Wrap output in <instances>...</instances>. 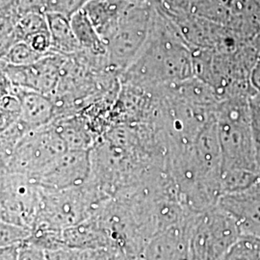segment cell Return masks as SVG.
<instances>
[{
    "label": "cell",
    "mask_w": 260,
    "mask_h": 260,
    "mask_svg": "<svg viewBox=\"0 0 260 260\" xmlns=\"http://www.w3.org/2000/svg\"><path fill=\"white\" fill-rule=\"evenodd\" d=\"M71 22L75 37L83 51L91 55L107 57V47L84 10L76 13L71 19Z\"/></svg>",
    "instance_id": "12"
},
{
    "label": "cell",
    "mask_w": 260,
    "mask_h": 260,
    "mask_svg": "<svg viewBox=\"0 0 260 260\" xmlns=\"http://www.w3.org/2000/svg\"><path fill=\"white\" fill-rule=\"evenodd\" d=\"M8 83L20 101V118L17 122L26 133L43 127L55 119V106L51 98L33 90L14 86L9 81Z\"/></svg>",
    "instance_id": "9"
},
{
    "label": "cell",
    "mask_w": 260,
    "mask_h": 260,
    "mask_svg": "<svg viewBox=\"0 0 260 260\" xmlns=\"http://www.w3.org/2000/svg\"><path fill=\"white\" fill-rule=\"evenodd\" d=\"M46 15L51 38V52L69 57L82 51L71 19L55 12H48Z\"/></svg>",
    "instance_id": "11"
},
{
    "label": "cell",
    "mask_w": 260,
    "mask_h": 260,
    "mask_svg": "<svg viewBox=\"0 0 260 260\" xmlns=\"http://www.w3.org/2000/svg\"><path fill=\"white\" fill-rule=\"evenodd\" d=\"M47 251L48 260H107V253L102 250L61 247Z\"/></svg>",
    "instance_id": "15"
},
{
    "label": "cell",
    "mask_w": 260,
    "mask_h": 260,
    "mask_svg": "<svg viewBox=\"0 0 260 260\" xmlns=\"http://www.w3.org/2000/svg\"><path fill=\"white\" fill-rule=\"evenodd\" d=\"M1 222L34 232L41 207L42 187L30 177L1 174Z\"/></svg>",
    "instance_id": "6"
},
{
    "label": "cell",
    "mask_w": 260,
    "mask_h": 260,
    "mask_svg": "<svg viewBox=\"0 0 260 260\" xmlns=\"http://www.w3.org/2000/svg\"><path fill=\"white\" fill-rule=\"evenodd\" d=\"M220 260H260V238L241 235Z\"/></svg>",
    "instance_id": "13"
},
{
    "label": "cell",
    "mask_w": 260,
    "mask_h": 260,
    "mask_svg": "<svg viewBox=\"0 0 260 260\" xmlns=\"http://www.w3.org/2000/svg\"><path fill=\"white\" fill-rule=\"evenodd\" d=\"M251 114V131L255 148L256 161L260 171V93H253L250 96Z\"/></svg>",
    "instance_id": "17"
},
{
    "label": "cell",
    "mask_w": 260,
    "mask_h": 260,
    "mask_svg": "<svg viewBox=\"0 0 260 260\" xmlns=\"http://www.w3.org/2000/svg\"><path fill=\"white\" fill-rule=\"evenodd\" d=\"M19 260H48V258L46 250L31 242H25L20 248Z\"/></svg>",
    "instance_id": "19"
},
{
    "label": "cell",
    "mask_w": 260,
    "mask_h": 260,
    "mask_svg": "<svg viewBox=\"0 0 260 260\" xmlns=\"http://www.w3.org/2000/svg\"><path fill=\"white\" fill-rule=\"evenodd\" d=\"M240 236L236 220L218 205L195 214L189 233L188 259L220 260Z\"/></svg>",
    "instance_id": "4"
},
{
    "label": "cell",
    "mask_w": 260,
    "mask_h": 260,
    "mask_svg": "<svg viewBox=\"0 0 260 260\" xmlns=\"http://www.w3.org/2000/svg\"><path fill=\"white\" fill-rule=\"evenodd\" d=\"M90 0H53L48 12H55L71 19L76 13L84 9Z\"/></svg>",
    "instance_id": "18"
},
{
    "label": "cell",
    "mask_w": 260,
    "mask_h": 260,
    "mask_svg": "<svg viewBox=\"0 0 260 260\" xmlns=\"http://www.w3.org/2000/svg\"><path fill=\"white\" fill-rule=\"evenodd\" d=\"M91 175V150H68L46 174L32 178L49 191H59L83 185Z\"/></svg>",
    "instance_id": "7"
},
{
    "label": "cell",
    "mask_w": 260,
    "mask_h": 260,
    "mask_svg": "<svg viewBox=\"0 0 260 260\" xmlns=\"http://www.w3.org/2000/svg\"><path fill=\"white\" fill-rule=\"evenodd\" d=\"M122 84L157 90L195 77L193 52L177 25L153 7L149 39L133 64L121 75Z\"/></svg>",
    "instance_id": "1"
},
{
    "label": "cell",
    "mask_w": 260,
    "mask_h": 260,
    "mask_svg": "<svg viewBox=\"0 0 260 260\" xmlns=\"http://www.w3.org/2000/svg\"><path fill=\"white\" fill-rule=\"evenodd\" d=\"M69 150L52 121L30 131L6 157L1 158L2 174L36 178L48 172Z\"/></svg>",
    "instance_id": "3"
},
{
    "label": "cell",
    "mask_w": 260,
    "mask_h": 260,
    "mask_svg": "<svg viewBox=\"0 0 260 260\" xmlns=\"http://www.w3.org/2000/svg\"><path fill=\"white\" fill-rule=\"evenodd\" d=\"M216 122L222 152V173L260 172L251 131L250 95H239L219 103Z\"/></svg>",
    "instance_id": "2"
},
{
    "label": "cell",
    "mask_w": 260,
    "mask_h": 260,
    "mask_svg": "<svg viewBox=\"0 0 260 260\" xmlns=\"http://www.w3.org/2000/svg\"><path fill=\"white\" fill-rule=\"evenodd\" d=\"M129 4L122 0H90L85 5L84 12L106 46L116 33Z\"/></svg>",
    "instance_id": "10"
},
{
    "label": "cell",
    "mask_w": 260,
    "mask_h": 260,
    "mask_svg": "<svg viewBox=\"0 0 260 260\" xmlns=\"http://www.w3.org/2000/svg\"><path fill=\"white\" fill-rule=\"evenodd\" d=\"M21 244L1 248V260H19Z\"/></svg>",
    "instance_id": "20"
},
{
    "label": "cell",
    "mask_w": 260,
    "mask_h": 260,
    "mask_svg": "<svg viewBox=\"0 0 260 260\" xmlns=\"http://www.w3.org/2000/svg\"><path fill=\"white\" fill-rule=\"evenodd\" d=\"M44 57L45 56L36 52L26 43L19 42L13 45L1 55V63L14 66H30L37 63Z\"/></svg>",
    "instance_id": "14"
},
{
    "label": "cell",
    "mask_w": 260,
    "mask_h": 260,
    "mask_svg": "<svg viewBox=\"0 0 260 260\" xmlns=\"http://www.w3.org/2000/svg\"><path fill=\"white\" fill-rule=\"evenodd\" d=\"M33 233L24 226L1 222V248L28 242Z\"/></svg>",
    "instance_id": "16"
},
{
    "label": "cell",
    "mask_w": 260,
    "mask_h": 260,
    "mask_svg": "<svg viewBox=\"0 0 260 260\" xmlns=\"http://www.w3.org/2000/svg\"><path fill=\"white\" fill-rule=\"evenodd\" d=\"M122 1H126L130 3H146V2H148V0H122Z\"/></svg>",
    "instance_id": "21"
},
{
    "label": "cell",
    "mask_w": 260,
    "mask_h": 260,
    "mask_svg": "<svg viewBox=\"0 0 260 260\" xmlns=\"http://www.w3.org/2000/svg\"><path fill=\"white\" fill-rule=\"evenodd\" d=\"M153 7L148 3H130L119 27L107 44L109 71L121 75L133 64L149 39Z\"/></svg>",
    "instance_id": "5"
},
{
    "label": "cell",
    "mask_w": 260,
    "mask_h": 260,
    "mask_svg": "<svg viewBox=\"0 0 260 260\" xmlns=\"http://www.w3.org/2000/svg\"><path fill=\"white\" fill-rule=\"evenodd\" d=\"M218 205L236 220L241 235L260 238V178L245 191L222 196Z\"/></svg>",
    "instance_id": "8"
}]
</instances>
